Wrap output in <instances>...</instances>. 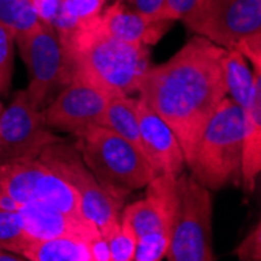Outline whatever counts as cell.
Returning <instances> with one entry per match:
<instances>
[{
	"instance_id": "1",
	"label": "cell",
	"mask_w": 261,
	"mask_h": 261,
	"mask_svg": "<svg viewBox=\"0 0 261 261\" xmlns=\"http://www.w3.org/2000/svg\"><path fill=\"white\" fill-rule=\"evenodd\" d=\"M225 50L194 35L166 63L152 66L139 83V99L171 127L186 166L206 122L227 97L222 70Z\"/></svg>"
},
{
	"instance_id": "5",
	"label": "cell",
	"mask_w": 261,
	"mask_h": 261,
	"mask_svg": "<svg viewBox=\"0 0 261 261\" xmlns=\"http://www.w3.org/2000/svg\"><path fill=\"white\" fill-rule=\"evenodd\" d=\"M52 168L79 197L82 215L108 236L121 225V213L127 197L107 189L83 163L74 146L63 139L47 146L38 156Z\"/></svg>"
},
{
	"instance_id": "3",
	"label": "cell",
	"mask_w": 261,
	"mask_h": 261,
	"mask_svg": "<svg viewBox=\"0 0 261 261\" xmlns=\"http://www.w3.org/2000/svg\"><path fill=\"white\" fill-rule=\"evenodd\" d=\"M244 110L225 97L206 122L188 168L210 191L241 186Z\"/></svg>"
},
{
	"instance_id": "15",
	"label": "cell",
	"mask_w": 261,
	"mask_h": 261,
	"mask_svg": "<svg viewBox=\"0 0 261 261\" xmlns=\"http://www.w3.org/2000/svg\"><path fill=\"white\" fill-rule=\"evenodd\" d=\"M99 22L103 30L113 38L128 44L147 47L156 44L172 25V22L127 8L121 2L103 8L99 16Z\"/></svg>"
},
{
	"instance_id": "27",
	"label": "cell",
	"mask_w": 261,
	"mask_h": 261,
	"mask_svg": "<svg viewBox=\"0 0 261 261\" xmlns=\"http://www.w3.org/2000/svg\"><path fill=\"white\" fill-rule=\"evenodd\" d=\"M32 5L42 23L57 27L63 16V0H32Z\"/></svg>"
},
{
	"instance_id": "22",
	"label": "cell",
	"mask_w": 261,
	"mask_h": 261,
	"mask_svg": "<svg viewBox=\"0 0 261 261\" xmlns=\"http://www.w3.org/2000/svg\"><path fill=\"white\" fill-rule=\"evenodd\" d=\"M27 236L19 213L16 210L0 208V249L14 253L16 247Z\"/></svg>"
},
{
	"instance_id": "6",
	"label": "cell",
	"mask_w": 261,
	"mask_h": 261,
	"mask_svg": "<svg viewBox=\"0 0 261 261\" xmlns=\"http://www.w3.org/2000/svg\"><path fill=\"white\" fill-rule=\"evenodd\" d=\"M178 203L166 258L171 261H215L213 196L208 188L185 171L177 175Z\"/></svg>"
},
{
	"instance_id": "10",
	"label": "cell",
	"mask_w": 261,
	"mask_h": 261,
	"mask_svg": "<svg viewBox=\"0 0 261 261\" xmlns=\"http://www.w3.org/2000/svg\"><path fill=\"white\" fill-rule=\"evenodd\" d=\"M49 130L41 110L25 89L14 94L11 103L0 113V164L23 158H36L60 141Z\"/></svg>"
},
{
	"instance_id": "7",
	"label": "cell",
	"mask_w": 261,
	"mask_h": 261,
	"mask_svg": "<svg viewBox=\"0 0 261 261\" xmlns=\"http://www.w3.org/2000/svg\"><path fill=\"white\" fill-rule=\"evenodd\" d=\"M30 202L83 216L74 189L38 156L0 164V208L17 210Z\"/></svg>"
},
{
	"instance_id": "19",
	"label": "cell",
	"mask_w": 261,
	"mask_h": 261,
	"mask_svg": "<svg viewBox=\"0 0 261 261\" xmlns=\"http://www.w3.org/2000/svg\"><path fill=\"white\" fill-rule=\"evenodd\" d=\"M100 125L122 136L142 152L138 119V97H132L122 92L113 94L108 100Z\"/></svg>"
},
{
	"instance_id": "24",
	"label": "cell",
	"mask_w": 261,
	"mask_h": 261,
	"mask_svg": "<svg viewBox=\"0 0 261 261\" xmlns=\"http://www.w3.org/2000/svg\"><path fill=\"white\" fill-rule=\"evenodd\" d=\"M14 36L13 33L0 25V94L5 96L10 91L14 67Z\"/></svg>"
},
{
	"instance_id": "9",
	"label": "cell",
	"mask_w": 261,
	"mask_h": 261,
	"mask_svg": "<svg viewBox=\"0 0 261 261\" xmlns=\"http://www.w3.org/2000/svg\"><path fill=\"white\" fill-rule=\"evenodd\" d=\"M188 30L224 49L261 33V0H205L181 20Z\"/></svg>"
},
{
	"instance_id": "17",
	"label": "cell",
	"mask_w": 261,
	"mask_h": 261,
	"mask_svg": "<svg viewBox=\"0 0 261 261\" xmlns=\"http://www.w3.org/2000/svg\"><path fill=\"white\" fill-rule=\"evenodd\" d=\"M259 172H261V91L255 96L250 107L244 110L241 186L247 193H252L255 189V181Z\"/></svg>"
},
{
	"instance_id": "13",
	"label": "cell",
	"mask_w": 261,
	"mask_h": 261,
	"mask_svg": "<svg viewBox=\"0 0 261 261\" xmlns=\"http://www.w3.org/2000/svg\"><path fill=\"white\" fill-rule=\"evenodd\" d=\"M138 119L142 153L156 174L180 175L185 171V155L181 146L161 117L138 97Z\"/></svg>"
},
{
	"instance_id": "12",
	"label": "cell",
	"mask_w": 261,
	"mask_h": 261,
	"mask_svg": "<svg viewBox=\"0 0 261 261\" xmlns=\"http://www.w3.org/2000/svg\"><path fill=\"white\" fill-rule=\"evenodd\" d=\"M146 197L122 208L121 221L141 238L144 234H166L171 238L178 203L177 177L158 174L146 186Z\"/></svg>"
},
{
	"instance_id": "28",
	"label": "cell",
	"mask_w": 261,
	"mask_h": 261,
	"mask_svg": "<svg viewBox=\"0 0 261 261\" xmlns=\"http://www.w3.org/2000/svg\"><path fill=\"white\" fill-rule=\"evenodd\" d=\"M91 261H111L110 256V247H108V240L99 231L94 234L92 238L86 243Z\"/></svg>"
},
{
	"instance_id": "4",
	"label": "cell",
	"mask_w": 261,
	"mask_h": 261,
	"mask_svg": "<svg viewBox=\"0 0 261 261\" xmlns=\"http://www.w3.org/2000/svg\"><path fill=\"white\" fill-rule=\"evenodd\" d=\"M74 147L94 177L122 197L146 188L158 175L144 153L107 127L97 125L80 133Z\"/></svg>"
},
{
	"instance_id": "21",
	"label": "cell",
	"mask_w": 261,
	"mask_h": 261,
	"mask_svg": "<svg viewBox=\"0 0 261 261\" xmlns=\"http://www.w3.org/2000/svg\"><path fill=\"white\" fill-rule=\"evenodd\" d=\"M105 8V0H63V16L55 27L60 39H64L75 27L96 19Z\"/></svg>"
},
{
	"instance_id": "23",
	"label": "cell",
	"mask_w": 261,
	"mask_h": 261,
	"mask_svg": "<svg viewBox=\"0 0 261 261\" xmlns=\"http://www.w3.org/2000/svg\"><path fill=\"white\" fill-rule=\"evenodd\" d=\"M105 238L108 240L111 261H133L138 238L125 222L121 221V225Z\"/></svg>"
},
{
	"instance_id": "16",
	"label": "cell",
	"mask_w": 261,
	"mask_h": 261,
	"mask_svg": "<svg viewBox=\"0 0 261 261\" xmlns=\"http://www.w3.org/2000/svg\"><path fill=\"white\" fill-rule=\"evenodd\" d=\"M227 97L247 110L261 91V72L249 67L247 60L236 49H227L222 60Z\"/></svg>"
},
{
	"instance_id": "8",
	"label": "cell",
	"mask_w": 261,
	"mask_h": 261,
	"mask_svg": "<svg viewBox=\"0 0 261 261\" xmlns=\"http://www.w3.org/2000/svg\"><path fill=\"white\" fill-rule=\"evenodd\" d=\"M14 41L29 72L25 91L44 110L74 75L69 55L57 30L42 22L35 30Z\"/></svg>"
},
{
	"instance_id": "11",
	"label": "cell",
	"mask_w": 261,
	"mask_h": 261,
	"mask_svg": "<svg viewBox=\"0 0 261 261\" xmlns=\"http://www.w3.org/2000/svg\"><path fill=\"white\" fill-rule=\"evenodd\" d=\"M113 94L116 92L86 74L74 72L70 82L44 108L45 122L52 128L79 136L100 125Z\"/></svg>"
},
{
	"instance_id": "30",
	"label": "cell",
	"mask_w": 261,
	"mask_h": 261,
	"mask_svg": "<svg viewBox=\"0 0 261 261\" xmlns=\"http://www.w3.org/2000/svg\"><path fill=\"white\" fill-rule=\"evenodd\" d=\"M23 258L17 253L8 252L5 249H0V261H22Z\"/></svg>"
},
{
	"instance_id": "20",
	"label": "cell",
	"mask_w": 261,
	"mask_h": 261,
	"mask_svg": "<svg viewBox=\"0 0 261 261\" xmlns=\"http://www.w3.org/2000/svg\"><path fill=\"white\" fill-rule=\"evenodd\" d=\"M39 23L32 0H0V25L8 29L14 39L25 36Z\"/></svg>"
},
{
	"instance_id": "26",
	"label": "cell",
	"mask_w": 261,
	"mask_h": 261,
	"mask_svg": "<svg viewBox=\"0 0 261 261\" xmlns=\"http://www.w3.org/2000/svg\"><path fill=\"white\" fill-rule=\"evenodd\" d=\"M234 255L241 261H259L261 259V224L258 222L246 238L234 249Z\"/></svg>"
},
{
	"instance_id": "2",
	"label": "cell",
	"mask_w": 261,
	"mask_h": 261,
	"mask_svg": "<svg viewBox=\"0 0 261 261\" xmlns=\"http://www.w3.org/2000/svg\"><path fill=\"white\" fill-rule=\"evenodd\" d=\"M74 72L86 74L114 92L135 94L152 67L150 47L135 45L108 35L99 16L61 39Z\"/></svg>"
},
{
	"instance_id": "29",
	"label": "cell",
	"mask_w": 261,
	"mask_h": 261,
	"mask_svg": "<svg viewBox=\"0 0 261 261\" xmlns=\"http://www.w3.org/2000/svg\"><path fill=\"white\" fill-rule=\"evenodd\" d=\"M128 2L133 5V10L150 16H156L164 5V0H128Z\"/></svg>"
},
{
	"instance_id": "25",
	"label": "cell",
	"mask_w": 261,
	"mask_h": 261,
	"mask_svg": "<svg viewBox=\"0 0 261 261\" xmlns=\"http://www.w3.org/2000/svg\"><path fill=\"white\" fill-rule=\"evenodd\" d=\"M203 2L205 0H164V5L156 16L174 23L175 20H183L188 14L196 11Z\"/></svg>"
},
{
	"instance_id": "14",
	"label": "cell",
	"mask_w": 261,
	"mask_h": 261,
	"mask_svg": "<svg viewBox=\"0 0 261 261\" xmlns=\"http://www.w3.org/2000/svg\"><path fill=\"white\" fill-rule=\"evenodd\" d=\"M16 211L20 215L23 230L36 240L72 238L88 243L99 233V228L86 218L70 215L44 202L20 205Z\"/></svg>"
},
{
	"instance_id": "31",
	"label": "cell",
	"mask_w": 261,
	"mask_h": 261,
	"mask_svg": "<svg viewBox=\"0 0 261 261\" xmlns=\"http://www.w3.org/2000/svg\"><path fill=\"white\" fill-rule=\"evenodd\" d=\"M4 111V107H2V102H0V113H2Z\"/></svg>"
},
{
	"instance_id": "18",
	"label": "cell",
	"mask_w": 261,
	"mask_h": 261,
	"mask_svg": "<svg viewBox=\"0 0 261 261\" xmlns=\"http://www.w3.org/2000/svg\"><path fill=\"white\" fill-rule=\"evenodd\" d=\"M14 253L29 261H91L86 243L72 238L36 240L27 236Z\"/></svg>"
}]
</instances>
